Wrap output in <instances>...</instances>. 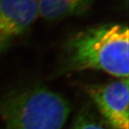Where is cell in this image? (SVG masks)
<instances>
[{
	"label": "cell",
	"instance_id": "obj_2",
	"mask_svg": "<svg viewBox=\"0 0 129 129\" xmlns=\"http://www.w3.org/2000/svg\"><path fill=\"white\" fill-rule=\"evenodd\" d=\"M70 111L64 98L41 87L14 92L0 101L4 129H62Z\"/></svg>",
	"mask_w": 129,
	"mask_h": 129
},
{
	"label": "cell",
	"instance_id": "obj_4",
	"mask_svg": "<svg viewBox=\"0 0 129 129\" xmlns=\"http://www.w3.org/2000/svg\"><path fill=\"white\" fill-rule=\"evenodd\" d=\"M128 78L90 89V95L107 122L115 129H128Z\"/></svg>",
	"mask_w": 129,
	"mask_h": 129
},
{
	"label": "cell",
	"instance_id": "obj_5",
	"mask_svg": "<svg viewBox=\"0 0 129 129\" xmlns=\"http://www.w3.org/2000/svg\"><path fill=\"white\" fill-rule=\"evenodd\" d=\"M93 0H38L40 16L48 21H56L83 14Z\"/></svg>",
	"mask_w": 129,
	"mask_h": 129
},
{
	"label": "cell",
	"instance_id": "obj_3",
	"mask_svg": "<svg viewBox=\"0 0 129 129\" xmlns=\"http://www.w3.org/2000/svg\"><path fill=\"white\" fill-rule=\"evenodd\" d=\"M39 16L38 0H0V55L29 30Z\"/></svg>",
	"mask_w": 129,
	"mask_h": 129
},
{
	"label": "cell",
	"instance_id": "obj_1",
	"mask_svg": "<svg viewBox=\"0 0 129 129\" xmlns=\"http://www.w3.org/2000/svg\"><path fill=\"white\" fill-rule=\"evenodd\" d=\"M129 31L123 24L110 23L84 29L68 41L64 70H98L128 78Z\"/></svg>",
	"mask_w": 129,
	"mask_h": 129
},
{
	"label": "cell",
	"instance_id": "obj_6",
	"mask_svg": "<svg viewBox=\"0 0 129 129\" xmlns=\"http://www.w3.org/2000/svg\"><path fill=\"white\" fill-rule=\"evenodd\" d=\"M70 129H107L88 113H82L77 117Z\"/></svg>",
	"mask_w": 129,
	"mask_h": 129
}]
</instances>
